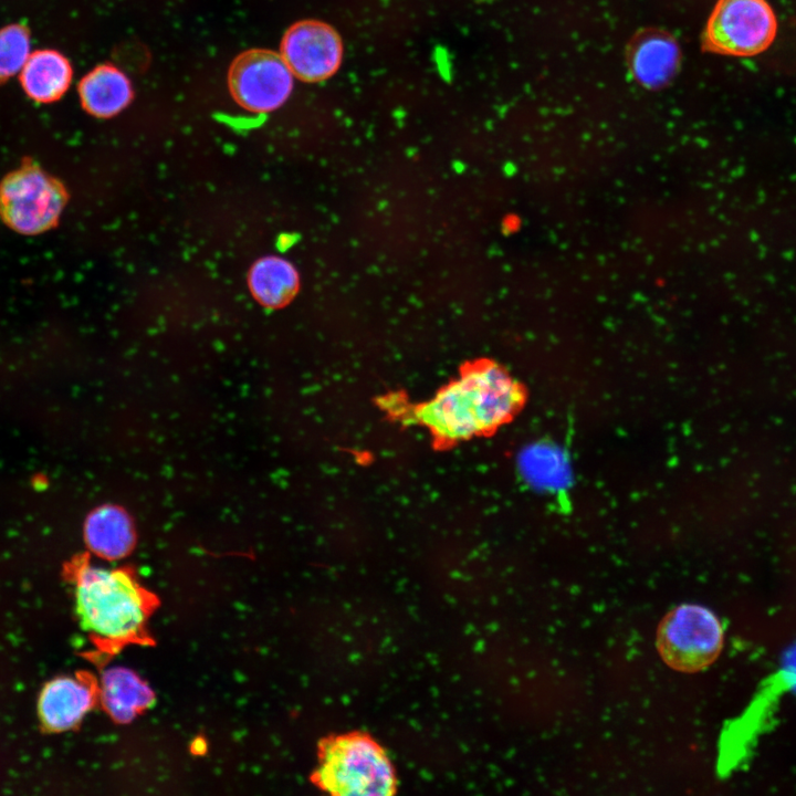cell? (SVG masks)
I'll return each mask as SVG.
<instances>
[{
	"instance_id": "cell-1",
	"label": "cell",
	"mask_w": 796,
	"mask_h": 796,
	"mask_svg": "<svg viewBox=\"0 0 796 796\" xmlns=\"http://www.w3.org/2000/svg\"><path fill=\"white\" fill-rule=\"evenodd\" d=\"M520 386L501 367L484 363L464 371L419 408V420L446 440L488 432L507 421L521 406Z\"/></svg>"
},
{
	"instance_id": "cell-2",
	"label": "cell",
	"mask_w": 796,
	"mask_h": 796,
	"mask_svg": "<svg viewBox=\"0 0 796 796\" xmlns=\"http://www.w3.org/2000/svg\"><path fill=\"white\" fill-rule=\"evenodd\" d=\"M81 624L106 646L142 642L155 597L125 570L80 565L74 577Z\"/></svg>"
},
{
	"instance_id": "cell-3",
	"label": "cell",
	"mask_w": 796,
	"mask_h": 796,
	"mask_svg": "<svg viewBox=\"0 0 796 796\" xmlns=\"http://www.w3.org/2000/svg\"><path fill=\"white\" fill-rule=\"evenodd\" d=\"M313 784L337 796L392 795L397 790L395 767L384 747L369 734L348 732L318 743Z\"/></svg>"
},
{
	"instance_id": "cell-4",
	"label": "cell",
	"mask_w": 796,
	"mask_h": 796,
	"mask_svg": "<svg viewBox=\"0 0 796 796\" xmlns=\"http://www.w3.org/2000/svg\"><path fill=\"white\" fill-rule=\"evenodd\" d=\"M64 186L34 164H25L0 181V218L25 235L55 226L66 203Z\"/></svg>"
},
{
	"instance_id": "cell-5",
	"label": "cell",
	"mask_w": 796,
	"mask_h": 796,
	"mask_svg": "<svg viewBox=\"0 0 796 796\" xmlns=\"http://www.w3.org/2000/svg\"><path fill=\"white\" fill-rule=\"evenodd\" d=\"M656 642L668 666L682 672H695L705 669L720 654L723 629L710 609L683 604L662 618Z\"/></svg>"
},
{
	"instance_id": "cell-6",
	"label": "cell",
	"mask_w": 796,
	"mask_h": 796,
	"mask_svg": "<svg viewBox=\"0 0 796 796\" xmlns=\"http://www.w3.org/2000/svg\"><path fill=\"white\" fill-rule=\"evenodd\" d=\"M776 32V15L767 0H718L703 45L718 54L753 56L768 49Z\"/></svg>"
},
{
	"instance_id": "cell-7",
	"label": "cell",
	"mask_w": 796,
	"mask_h": 796,
	"mask_svg": "<svg viewBox=\"0 0 796 796\" xmlns=\"http://www.w3.org/2000/svg\"><path fill=\"white\" fill-rule=\"evenodd\" d=\"M294 77L281 54L253 49L235 57L228 81L240 106L253 113H269L289 98Z\"/></svg>"
},
{
	"instance_id": "cell-8",
	"label": "cell",
	"mask_w": 796,
	"mask_h": 796,
	"mask_svg": "<svg viewBox=\"0 0 796 796\" xmlns=\"http://www.w3.org/2000/svg\"><path fill=\"white\" fill-rule=\"evenodd\" d=\"M281 55L294 76L307 82H320L338 70L343 59V43L331 25L304 20L285 32Z\"/></svg>"
},
{
	"instance_id": "cell-9",
	"label": "cell",
	"mask_w": 796,
	"mask_h": 796,
	"mask_svg": "<svg viewBox=\"0 0 796 796\" xmlns=\"http://www.w3.org/2000/svg\"><path fill=\"white\" fill-rule=\"evenodd\" d=\"M100 687L90 674L61 677L45 684L39 700V713L45 729L66 731L77 725L93 708Z\"/></svg>"
},
{
	"instance_id": "cell-10",
	"label": "cell",
	"mask_w": 796,
	"mask_h": 796,
	"mask_svg": "<svg viewBox=\"0 0 796 796\" xmlns=\"http://www.w3.org/2000/svg\"><path fill=\"white\" fill-rule=\"evenodd\" d=\"M82 106L96 117H111L124 109L132 100V85L116 66L102 64L88 72L78 84Z\"/></svg>"
},
{
	"instance_id": "cell-11",
	"label": "cell",
	"mask_w": 796,
	"mask_h": 796,
	"mask_svg": "<svg viewBox=\"0 0 796 796\" xmlns=\"http://www.w3.org/2000/svg\"><path fill=\"white\" fill-rule=\"evenodd\" d=\"M88 548L100 557L119 559L133 548L135 533L130 517L118 506L103 505L94 510L84 525Z\"/></svg>"
},
{
	"instance_id": "cell-12",
	"label": "cell",
	"mask_w": 796,
	"mask_h": 796,
	"mask_svg": "<svg viewBox=\"0 0 796 796\" xmlns=\"http://www.w3.org/2000/svg\"><path fill=\"white\" fill-rule=\"evenodd\" d=\"M20 81L30 98L39 103H51L69 88L72 67L60 52L40 50L30 55L20 72Z\"/></svg>"
},
{
	"instance_id": "cell-13",
	"label": "cell",
	"mask_w": 796,
	"mask_h": 796,
	"mask_svg": "<svg viewBox=\"0 0 796 796\" xmlns=\"http://www.w3.org/2000/svg\"><path fill=\"white\" fill-rule=\"evenodd\" d=\"M100 696L107 713L122 723L129 722L155 701L151 689L125 668H112L104 672Z\"/></svg>"
},
{
	"instance_id": "cell-14",
	"label": "cell",
	"mask_w": 796,
	"mask_h": 796,
	"mask_svg": "<svg viewBox=\"0 0 796 796\" xmlns=\"http://www.w3.org/2000/svg\"><path fill=\"white\" fill-rule=\"evenodd\" d=\"M248 285L258 303L268 308H279L295 296L300 279L290 261L269 255L259 259L251 266Z\"/></svg>"
},
{
	"instance_id": "cell-15",
	"label": "cell",
	"mask_w": 796,
	"mask_h": 796,
	"mask_svg": "<svg viewBox=\"0 0 796 796\" xmlns=\"http://www.w3.org/2000/svg\"><path fill=\"white\" fill-rule=\"evenodd\" d=\"M678 62L675 43L663 35L641 40L632 54L631 66L637 80L647 86H658L668 80Z\"/></svg>"
},
{
	"instance_id": "cell-16",
	"label": "cell",
	"mask_w": 796,
	"mask_h": 796,
	"mask_svg": "<svg viewBox=\"0 0 796 796\" xmlns=\"http://www.w3.org/2000/svg\"><path fill=\"white\" fill-rule=\"evenodd\" d=\"M521 469L533 485L556 489L565 483V460L548 446L536 444L525 450L521 458Z\"/></svg>"
},
{
	"instance_id": "cell-17",
	"label": "cell",
	"mask_w": 796,
	"mask_h": 796,
	"mask_svg": "<svg viewBox=\"0 0 796 796\" xmlns=\"http://www.w3.org/2000/svg\"><path fill=\"white\" fill-rule=\"evenodd\" d=\"M31 39L20 24L0 30V81L20 73L31 55Z\"/></svg>"
}]
</instances>
